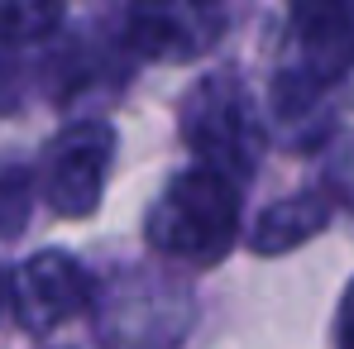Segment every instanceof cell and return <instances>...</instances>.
<instances>
[{"label": "cell", "instance_id": "obj_1", "mask_svg": "<svg viewBox=\"0 0 354 349\" xmlns=\"http://www.w3.org/2000/svg\"><path fill=\"white\" fill-rule=\"evenodd\" d=\"M149 249L187 268H216L239 239V187L206 168L168 177L149 211Z\"/></svg>", "mask_w": 354, "mask_h": 349}, {"label": "cell", "instance_id": "obj_2", "mask_svg": "<svg viewBox=\"0 0 354 349\" xmlns=\"http://www.w3.org/2000/svg\"><path fill=\"white\" fill-rule=\"evenodd\" d=\"M177 129L182 144L196 153V168L225 177L244 187L259 173V153H263V120L254 111L244 82L235 72H211L201 77L182 106H177Z\"/></svg>", "mask_w": 354, "mask_h": 349}, {"label": "cell", "instance_id": "obj_3", "mask_svg": "<svg viewBox=\"0 0 354 349\" xmlns=\"http://www.w3.org/2000/svg\"><path fill=\"white\" fill-rule=\"evenodd\" d=\"M91 316L106 349H177L192 330V292L168 273L124 268L96 287Z\"/></svg>", "mask_w": 354, "mask_h": 349}, {"label": "cell", "instance_id": "obj_4", "mask_svg": "<svg viewBox=\"0 0 354 349\" xmlns=\"http://www.w3.org/2000/svg\"><path fill=\"white\" fill-rule=\"evenodd\" d=\"M115 124L106 120H72L44 144L34 191H44V206L62 220H82L101 206L106 177L115 163Z\"/></svg>", "mask_w": 354, "mask_h": 349}, {"label": "cell", "instance_id": "obj_5", "mask_svg": "<svg viewBox=\"0 0 354 349\" xmlns=\"http://www.w3.org/2000/svg\"><path fill=\"white\" fill-rule=\"evenodd\" d=\"M10 311L29 335H48L62 321L91 311L96 278L86 273V263L67 249H39L29 254L10 278Z\"/></svg>", "mask_w": 354, "mask_h": 349}, {"label": "cell", "instance_id": "obj_6", "mask_svg": "<svg viewBox=\"0 0 354 349\" xmlns=\"http://www.w3.org/2000/svg\"><path fill=\"white\" fill-rule=\"evenodd\" d=\"M225 29V10L216 5H134L124 10V48L149 62H192L201 58Z\"/></svg>", "mask_w": 354, "mask_h": 349}, {"label": "cell", "instance_id": "obj_7", "mask_svg": "<svg viewBox=\"0 0 354 349\" xmlns=\"http://www.w3.org/2000/svg\"><path fill=\"white\" fill-rule=\"evenodd\" d=\"M288 72L330 91L354 72V10L350 5H292V62Z\"/></svg>", "mask_w": 354, "mask_h": 349}, {"label": "cell", "instance_id": "obj_8", "mask_svg": "<svg viewBox=\"0 0 354 349\" xmlns=\"http://www.w3.org/2000/svg\"><path fill=\"white\" fill-rule=\"evenodd\" d=\"M330 211H335V206H330L326 191H292V196L273 201V206L254 220L249 249H254L259 258L292 254V249H301L306 239H316V234L330 225Z\"/></svg>", "mask_w": 354, "mask_h": 349}, {"label": "cell", "instance_id": "obj_9", "mask_svg": "<svg viewBox=\"0 0 354 349\" xmlns=\"http://www.w3.org/2000/svg\"><path fill=\"white\" fill-rule=\"evenodd\" d=\"M62 24V5H0V44H39Z\"/></svg>", "mask_w": 354, "mask_h": 349}, {"label": "cell", "instance_id": "obj_10", "mask_svg": "<svg viewBox=\"0 0 354 349\" xmlns=\"http://www.w3.org/2000/svg\"><path fill=\"white\" fill-rule=\"evenodd\" d=\"M29 211H34V173L29 168H0V239L24 234Z\"/></svg>", "mask_w": 354, "mask_h": 349}, {"label": "cell", "instance_id": "obj_11", "mask_svg": "<svg viewBox=\"0 0 354 349\" xmlns=\"http://www.w3.org/2000/svg\"><path fill=\"white\" fill-rule=\"evenodd\" d=\"M24 96H29L24 67H19V58H10V53L0 48V115H15V111L24 106Z\"/></svg>", "mask_w": 354, "mask_h": 349}, {"label": "cell", "instance_id": "obj_12", "mask_svg": "<svg viewBox=\"0 0 354 349\" xmlns=\"http://www.w3.org/2000/svg\"><path fill=\"white\" fill-rule=\"evenodd\" d=\"M335 349H354V283L340 296V311H335Z\"/></svg>", "mask_w": 354, "mask_h": 349}, {"label": "cell", "instance_id": "obj_13", "mask_svg": "<svg viewBox=\"0 0 354 349\" xmlns=\"http://www.w3.org/2000/svg\"><path fill=\"white\" fill-rule=\"evenodd\" d=\"M10 306V283H5V273H0V311Z\"/></svg>", "mask_w": 354, "mask_h": 349}]
</instances>
